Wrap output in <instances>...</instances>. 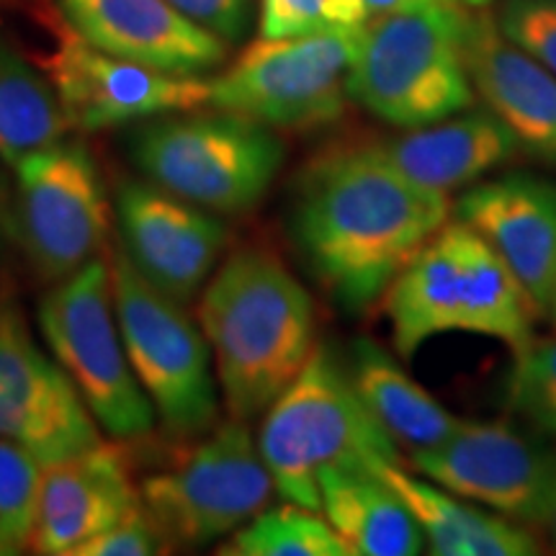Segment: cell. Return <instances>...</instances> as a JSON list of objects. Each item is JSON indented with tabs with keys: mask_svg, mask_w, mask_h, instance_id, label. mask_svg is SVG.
<instances>
[{
	"mask_svg": "<svg viewBox=\"0 0 556 556\" xmlns=\"http://www.w3.org/2000/svg\"><path fill=\"white\" fill-rule=\"evenodd\" d=\"M448 214L446 193L409 180L379 144H345L299 173L289 229L319 287L345 312H364Z\"/></svg>",
	"mask_w": 556,
	"mask_h": 556,
	"instance_id": "1",
	"label": "cell"
},
{
	"mask_svg": "<svg viewBox=\"0 0 556 556\" xmlns=\"http://www.w3.org/2000/svg\"><path fill=\"white\" fill-rule=\"evenodd\" d=\"M199 323L227 413L240 422L266 415L317 345L309 291L266 248H238L214 268Z\"/></svg>",
	"mask_w": 556,
	"mask_h": 556,
	"instance_id": "2",
	"label": "cell"
},
{
	"mask_svg": "<svg viewBox=\"0 0 556 556\" xmlns=\"http://www.w3.org/2000/svg\"><path fill=\"white\" fill-rule=\"evenodd\" d=\"M458 0H405L368 18L348 75V99L402 129L428 127L475 103Z\"/></svg>",
	"mask_w": 556,
	"mask_h": 556,
	"instance_id": "3",
	"label": "cell"
},
{
	"mask_svg": "<svg viewBox=\"0 0 556 556\" xmlns=\"http://www.w3.org/2000/svg\"><path fill=\"white\" fill-rule=\"evenodd\" d=\"M258 448L278 495L309 510H319L325 469L402 462L397 443L358 397L348 366L325 343L266 409Z\"/></svg>",
	"mask_w": 556,
	"mask_h": 556,
	"instance_id": "4",
	"label": "cell"
},
{
	"mask_svg": "<svg viewBox=\"0 0 556 556\" xmlns=\"http://www.w3.org/2000/svg\"><path fill=\"white\" fill-rule=\"evenodd\" d=\"M129 157L157 189L212 214H245L283 168L281 137L248 116L212 111L163 116L129 137Z\"/></svg>",
	"mask_w": 556,
	"mask_h": 556,
	"instance_id": "5",
	"label": "cell"
},
{
	"mask_svg": "<svg viewBox=\"0 0 556 556\" xmlns=\"http://www.w3.org/2000/svg\"><path fill=\"white\" fill-rule=\"evenodd\" d=\"M111 289L131 371L163 428L176 438H197L217 426L219 397L212 351L184 307L152 287L122 248L111 253Z\"/></svg>",
	"mask_w": 556,
	"mask_h": 556,
	"instance_id": "6",
	"label": "cell"
},
{
	"mask_svg": "<svg viewBox=\"0 0 556 556\" xmlns=\"http://www.w3.org/2000/svg\"><path fill=\"white\" fill-rule=\"evenodd\" d=\"M39 328L90 415L111 438L139 441L152 433L157 415L127 358L109 261L93 258L52 283L39 304Z\"/></svg>",
	"mask_w": 556,
	"mask_h": 556,
	"instance_id": "7",
	"label": "cell"
},
{
	"mask_svg": "<svg viewBox=\"0 0 556 556\" xmlns=\"http://www.w3.org/2000/svg\"><path fill=\"white\" fill-rule=\"evenodd\" d=\"M364 26L283 39L258 37L225 73L208 80V106L270 129L328 127L345 111L348 75Z\"/></svg>",
	"mask_w": 556,
	"mask_h": 556,
	"instance_id": "8",
	"label": "cell"
},
{
	"mask_svg": "<svg viewBox=\"0 0 556 556\" xmlns=\"http://www.w3.org/2000/svg\"><path fill=\"white\" fill-rule=\"evenodd\" d=\"M139 492L165 544L206 546L261 513L276 486L248 422L229 417Z\"/></svg>",
	"mask_w": 556,
	"mask_h": 556,
	"instance_id": "9",
	"label": "cell"
},
{
	"mask_svg": "<svg viewBox=\"0 0 556 556\" xmlns=\"http://www.w3.org/2000/svg\"><path fill=\"white\" fill-rule=\"evenodd\" d=\"M13 240L34 274L58 283L99 258L109 235V199L93 155L65 139L13 168Z\"/></svg>",
	"mask_w": 556,
	"mask_h": 556,
	"instance_id": "10",
	"label": "cell"
},
{
	"mask_svg": "<svg viewBox=\"0 0 556 556\" xmlns=\"http://www.w3.org/2000/svg\"><path fill=\"white\" fill-rule=\"evenodd\" d=\"M409 464L454 495L523 526H541L556 486V448L503 422H464Z\"/></svg>",
	"mask_w": 556,
	"mask_h": 556,
	"instance_id": "11",
	"label": "cell"
},
{
	"mask_svg": "<svg viewBox=\"0 0 556 556\" xmlns=\"http://www.w3.org/2000/svg\"><path fill=\"white\" fill-rule=\"evenodd\" d=\"M0 438L29 448L41 464L101 443L78 387L37 345L9 299H0Z\"/></svg>",
	"mask_w": 556,
	"mask_h": 556,
	"instance_id": "12",
	"label": "cell"
},
{
	"mask_svg": "<svg viewBox=\"0 0 556 556\" xmlns=\"http://www.w3.org/2000/svg\"><path fill=\"white\" fill-rule=\"evenodd\" d=\"M47 75L58 90L73 131H99L119 124L184 114L208 106V80L173 75L96 50L78 34L62 37Z\"/></svg>",
	"mask_w": 556,
	"mask_h": 556,
	"instance_id": "13",
	"label": "cell"
},
{
	"mask_svg": "<svg viewBox=\"0 0 556 556\" xmlns=\"http://www.w3.org/2000/svg\"><path fill=\"white\" fill-rule=\"evenodd\" d=\"M114 214L122 253L152 287L180 304L206 287L227 248V227L212 212L150 180H122Z\"/></svg>",
	"mask_w": 556,
	"mask_h": 556,
	"instance_id": "14",
	"label": "cell"
},
{
	"mask_svg": "<svg viewBox=\"0 0 556 556\" xmlns=\"http://www.w3.org/2000/svg\"><path fill=\"white\" fill-rule=\"evenodd\" d=\"M451 214L507 263L539 315L552 309L556 299V184L526 173H507L464 191Z\"/></svg>",
	"mask_w": 556,
	"mask_h": 556,
	"instance_id": "15",
	"label": "cell"
},
{
	"mask_svg": "<svg viewBox=\"0 0 556 556\" xmlns=\"http://www.w3.org/2000/svg\"><path fill=\"white\" fill-rule=\"evenodd\" d=\"M70 29L96 50L173 75H201L227 58V41L168 0H60Z\"/></svg>",
	"mask_w": 556,
	"mask_h": 556,
	"instance_id": "16",
	"label": "cell"
},
{
	"mask_svg": "<svg viewBox=\"0 0 556 556\" xmlns=\"http://www.w3.org/2000/svg\"><path fill=\"white\" fill-rule=\"evenodd\" d=\"M142 505L127 456L119 446L96 443L80 454L45 464L34 552L73 556L101 531Z\"/></svg>",
	"mask_w": 556,
	"mask_h": 556,
	"instance_id": "17",
	"label": "cell"
},
{
	"mask_svg": "<svg viewBox=\"0 0 556 556\" xmlns=\"http://www.w3.org/2000/svg\"><path fill=\"white\" fill-rule=\"evenodd\" d=\"M464 62L475 93L528 155L556 165V75L507 39L486 11L469 13Z\"/></svg>",
	"mask_w": 556,
	"mask_h": 556,
	"instance_id": "18",
	"label": "cell"
},
{
	"mask_svg": "<svg viewBox=\"0 0 556 556\" xmlns=\"http://www.w3.org/2000/svg\"><path fill=\"white\" fill-rule=\"evenodd\" d=\"M389 163L430 191L448 193L477 184L520 150L510 129L490 109L448 116L379 142Z\"/></svg>",
	"mask_w": 556,
	"mask_h": 556,
	"instance_id": "19",
	"label": "cell"
},
{
	"mask_svg": "<svg viewBox=\"0 0 556 556\" xmlns=\"http://www.w3.org/2000/svg\"><path fill=\"white\" fill-rule=\"evenodd\" d=\"M458 235V222H446L387 289L392 340L402 358H413L430 338L462 330L464 268Z\"/></svg>",
	"mask_w": 556,
	"mask_h": 556,
	"instance_id": "20",
	"label": "cell"
},
{
	"mask_svg": "<svg viewBox=\"0 0 556 556\" xmlns=\"http://www.w3.org/2000/svg\"><path fill=\"white\" fill-rule=\"evenodd\" d=\"M319 510L353 556H415L426 546L413 510L379 469H325Z\"/></svg>",
	"mask_w": 556,
	"mask_h": 556,
	"instance_id": "21",
	"label": "cell"
},
{
	"mask_svg": "<svg viewBox=\"0 0 556 556\" xmlns=\"http://www.w3.org/2000/svg\"><path fill=\"white\" fill-rule=\"evenodd\" d=\"M379 475L397 490L435 556H531L541 546L528 526L484 513L454 492L407 475L402 464H381Z\"/></svg>",
	"mask_w": 556,
	"mask_h": 556,
	"instance_id": "22",
	"label": "cell"
},
{
	"mask_svg": "<svg viewBox=\"0 0 556 556\" xmlns=\"http://www.w3.org/2000/svg\"><path fill=\"white\" fill-rule=\"evenodd\" d=\"M348 374L368 413L409 454L441 446L462 426L374 340L358 338L353 343Z\"/></svg>",
	"mask_w": 556,
	"mask_h": 556,
	"instance_id": "23",
	"label": "cell"
},
{
	"mask_svg": "<svg viewBox=\"0 0 556 556\" xmlns=\"http://www.w3.org/2000/svg\"><path fill=\"white\" fill-rule=\"evenodd\" d=\"M462 227V268H464V315L462 330L503 340L513 353L533 343V319L539 309L507 263L486 242Z\"/></svg>",
	"mask_w": 556,
	"mask_h": 556,
	"instance_id": "24",
	"label": "cell"
},
{
	"mask_svg": "<svg viewBox=\"0 0 556 556\" xmlns=\"http://www.w3.org/2000/svg\"><path fill=\"white\" fill-rule=\"evenodd\" d=\"M73 131L52 80L0 41V163L21 160L65 142Z\"/></svg>",
	"mask_w": 556,
	"mask_h": 556,
	"instance_id": "25",
	"label": "cell"
},
{
	"mask_svg": "<svg viewBox=\"0 0 556 556\" xmlns=\"http://www.w3.org/2000/svg\"><path fill=\"white\" fill-rule=\"evenodd\" d=\"M227 556H348L345 541L328 518L302 505L263 507L222 548Z\"/></svg>",
	"mask_w": 556,
	"mask_h": 556,
	"instance_id": "26",
	"label": "cell"
},
{
	"mask_svg": "<svg viewBox=\"0 0 556 556\" xmlns=\"http://www.w3.org/2000/svg\"><path fill=\"white\" fill-rule=\"evenodd\" d=\"M45 464L29 448L0 438V556L31 546Z\"/></svg>",
	"mask_w": 556,
	"mask_h": 556,
	"instance_id": "27",
	"label": "cell"
},
{
	"mask_svg": "<svg viewBox=\"0 0 556 556\" xmlns=\"http://www.w3.org/2000/svg\"><path fill=\"white\" fill-rule=\"evenodd\" d=\"M505 402L510 413L556 441V340L531 343L516 353Z\"/></svg>",
	"mask_w": 556,
	"mask_h": 556,
	"instance_id": "28",
	"label": "cell"
},
{
	"mask_svg": "<svg viewBox=\"0 0 556 556\" xmlns=\"http://www.w3.org/2000/svg\"><path fill=\"white\" fill-rule=\"evenodd\" d=\"M371 13L361 0H261V37L283 39L343 26H364Z\"/></svg>",
	"mask_w": 556,
	"mask_h": 556,
	"instance_id": "29",
	"label": "cell"
},
{
	"mask_svg": "<svg viewBox=\"0 0 556 556\" xmlns=\"http://www.w3.org/2000/svg\"><path fill=\"white\" fill-rule=\"evenodd\" d=\"M495 18L507 39L556 75V0H505Z\"/></svg>",
	"mask_w": 556,
	"mask_h": 556,
	"instance_id": "30",
	"label": "cell"
},
{
	"mask_svg": "<svg viewBox=\"0 0 556 556\" xmlns=\"http://www.w3.org/2000/svg\"><path fill=\"white\" fill-rule=\"evenodd\" d=\"M168 548L165 539L160 536L157 526L139 505L129 516H124L119 523H114L99 536H93L86 544L78 546L73 556H152Z\"/></svg>",
	"mask_w": 556,
	"mask_h": 556,
	"instance_id": "31",
	"label": "cell"
},
{
	"mask_svg": "<svg viewBox=\"0 0 556 556\" xmlns=\"http://www.w3.org/2000/svg\"><path fill=\"white\" fill-rule=\"evenodd\" d=\"M191 21L214 31L227 45L240 41L248 34L253 0H168Z\"/></svg>",
	"mask_w": 556,
	"mask_h": 556,
	"instance_id": "32",
	"label": "cell"
},
{
	"mask_svg": "<svg viewBox=\"0 0 556 556\" xmlns=\"http://www.w3.org/2000/svg\"><path fill=\"white\" fill-rule=\"evenodd\" d=\"M13 240V197L5 184L3 173H0V253L9 248Z\"/></svg>",
	"mask_w": 556,
	"mask_h": 556,
	"instance_id": "33",
	"label": "cell"
},
{
	"mask_svg": "<svg viewBox=\"0 0 556 556\" xmlns=\"http://www.w3.org/2000/svg\"><path fill=\"white\" fill-rule=\"evenodd\" d=\"M539 528H544V533L548 536V541H552V546L556 548V486H554L552 497H548L544 520H541Z\"/></svg>",
	"mask_w": 556,
	"mask_h": 556,
	"instance_id": "34",
	"label": "cell"
},
{
	"mask_svg": "<svg viewBox=\"0 0 556 556\" xmlns=\"http://www.w3.org/2000/svg\"><path fill=\"white\" fill-rule=\"evenodd\" d=\"M361 3L366 5L368 13H371V18H374V16H379V13L397 9V5L405 3V0H361Z\"/></svg>",
	"mask_w": 556,
	"mask_h": 556,
	"instance_id": "35",
	"label": "cell"
},
{
	"mask_svg": "<svg viewBox=\"0 0 556 556\" xmlns=\"http://www.w3.org/2000/svg\"><path fill=\"white\" fill-rule=\"evenodd\" d=\"M462 5H467V9H484V5L495 3V0H458Z\"/></svg>",
	"mask_w": 556,
	"mask_h": 556,
	"instance_id": "36",
	"label": "cell"
},
{
	"mask_svg": "<svg viewBox=\"0 0 556 556\" xmlns=\"http://www.w3.org/2000/svg\"><path fill=\"white\" fill-rule=\"evenodd\" d=\"M552 312H554V319H556V299H554V304H552Z\"/></svg>",
	"mask_w": 556,
	"mask_h": 556,
	"instance_id": "37",
	"label": "cell"
}]
</instances>
